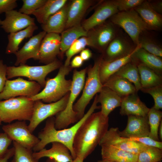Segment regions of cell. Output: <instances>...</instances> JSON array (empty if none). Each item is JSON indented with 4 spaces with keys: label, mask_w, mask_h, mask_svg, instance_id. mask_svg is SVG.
<instances>
[{
    "label": "cell",
    "mask_w": 162,
    "mask_h": 162,
    "mask_svg": "<svg viewBox=\"0 0 162 162\" xmlns=\"http://www.w3.org/2000/svg\"><path fill=\"white\" fill-rule=\"evenodd\" d=\"M109 117L100 111L92 113L82 124L75 134L73 148L76 157L84 160L94 151L108 130Z\"/></svg>",
    "instance_id": "1"
},
{
    "label": "cell",
    "mask_w": 162,
    "mask_h": 162,
    "mask_svg": "<svg viewBox=\"0 0 162 162\" xmlns=\"http://www.w3.org/2000/svg\"><path fill=\"white\" fill-rule=\"evenodd\" d=\"M98 103V95L96 94L91 106L83 117L71 127L61 130H57L55 126V117L48 118L44 128L38 134L40 141L33 148L34 152H38L44 148L48 144L53 142L61 143L69 149L74 159L76 157L73 148V143L75 134L78 129L84 121L95 110L100 108L97 106Z\"/></svg>",
    "instance_id": "2"
},
{
    "label": "cell",
    "mask_w": 162,
    "mask_h": 162,
    "mask_svg": "<svg viewBox=\"0 0 162 162\" xmlns=\"http://www.w3.org/2000/svg\"><path fill=\"white\" fill-rule=\"evenodd\" d=\"M70 66L62 65L56 76L46 80L44 89L36 95L30 98L33 101L38 100L47 103L56 102L70 92L72 80H67L65 76L71 70Z\"/></svg>",
    "instance_id": "3"
},
{
    "label": "cell",
    "mask_w": 162,
    "mask_h": 162,
    "mask_svg": "<svg viewBox=\"0 0 162 162\" xmlns=\"http://www.w3.org/2000/svg\"><path fill=\"white\" fill-rule=\"evenodd\" d=\"M87 68L73 71L72 86L66 106L64 109L56 115L55 126L57 130L66 128L78 120L77 114L73 110L74 103L85 85Z\"/></svg>",
    "instance_id": "4"
},
{
    "label": "cell",
    "mask_w": 162,
    "mask_h": 162,
    "mask_svg": "<svg viewBox=\"0 0 162 162\" xmlns=\"http://www.w3.org/2000/svg\"><path fill=\"white\" fill-rule=\"evenodd\" d=\"M34 104L30 98L23 96L0 101V119L6 123L15 120L29 121Z\"/></svg>",
    "instance_id": "5"
},
{
    "label": "cell",
    "mask_w": 162,
    "mask_h": 162,
    "mask_svg": "<svg viewBox=\"0 0 162 162\" xmlns=\"http://www.w3.org/2000/svg\"><path fill=\"white\" fill-rule=\"evenodd\" d=\"M101 56L94 62L93 66L87 69V78L81 96L74 105L78 121L84 116L85 109L94 95L100 92L103 87L99 75V68L102 59Z\"/></svg>",
    "instance_id": "6"
},
{
    "label": "cell",
    "mask_w": 162,
    "mask_h": 162,
    "mask_svg": "<svg viewBox=\"0 0 162 162\" xmlns=\"http://www.w3.org/2000/svg\"><path fill=\"white\" fill-rule=\"evenodd\" d=\"M110 18L112 23L124 31L136 46L139 44V40L140 34L150 30L134 9L119 11Z\"/></svg>",
    "instance_id": "7"
},
{
    "label": "cell",
    "mask_w": 162,
    "mask_h": 162,
    "mask_svg": "<svg viewBox=\"0 0 162 162\" xmlns=\"http://www.w3.org/2000/svg\"><path fill=\"white\" fill-rule=\"evenodd\" d=\"M62 63L56 59L46 64L41 66H29L22 64L17 66H8L7 78L8 79L17 76L28 78L29 81H35L44 88L46 76L51 72L59 68Z\"/></svg>",
    "instance_id": "8"
},
{
    "label": "cell",
    "mask_w": 162,
    "mask_h": 162,
    "mask_svg": "<svg viewBox=\"0 0 162 162\" xmlns=\"http://www.w3.org/2000/svg\"><path fill=\"white\" fill-rule=\"evenodd\" d=\"M119 27L110 21H106L88 32V46L102 54L110 42L118 34Z\"/></svg>",
    "instance_id": "9"
},
{
    "label": "cell",
    "mask_w": 162,
    "mask_h": 162,
    "mask_svg": "<svg viewBox=\"0 0 162 162\" xmlns=\"http://www.w3.org/2000/svg\"><path fill=\"white\" fill-rule=\"evenodd\" d=\"M67 93L58 101L48 104L38 100L34 101L32 115L28 127L32 133L42 122L46 118L56 115L65 108L69 96Z\"/></svg>",
    "instance_id": "10"
},
{
    "label": "cell",
    "mask_w": 162,
    "mask_h": 162,
    "mask_svg": "<svg viewBox=\"0 0 162 162\" xmlns=\"http://www.w3.org/2000/svg\"><path fill=\"white\" fill-rule=\"evenodd\" d=\"M41 88L35 81L27 80L20 77L12 80L7 79L2 91L0 92V101L18 96L30 98L38 93Z\"/></svg>",
    "instance_id": "11"
},
{
    "label": "cell",
    "mask_w": 162,
    "mask_h": 162,
    "mask_svg": "<svg viewBox=\"0 0 162 162\" xmlns=\"http://www.w3.org/2000/svg\"><path fill=\"white\" fill-rule=\"evenodd\" d=\"M2 129L13 141L28 149L32 150L40 141L29 130L26 121H18L4 125Z\"/></svg>",
    "instance_id": "12"
},
{
    "label": "cell",
    "mask_w": 162,
    "mask_h": 162,
    "mask_svg": "<svg viewBox=\"0 0 162 162\" xmlns=\"http://www.w3.org/2000/svg\"><path fill=\"white\" fill-rule=\"evenodd\" d=\"M118 128H111L108 129L99 145L111 146L134 154H138L147 146L140 142L129 140L120 136Z\"/></svg>",
    "instance_id": "13"
},
{
    "label": "cell",
    "mask_w": 162,
    "mask_h": 162,
    "mask_svg": "<svg viewBox=\"0 0 162 162\" xmlns=\"http://www.w3.org/2000/svg\"><path fill=\"white\" fill-rule=\"evenodd\" d=\"M121 32L108 45L102 56L104 61H111L132 52L137 46Z\"/></svg>",
    "instance_id": "14"
},
{
    "label": "cell",
    "mask_w": 162,
    "mask_h": 162,
    "mask_svg": "<svg viewBox=\"0 0 162 162\" xmlns=\"http://www.w3.org/2000/svg\"><path fill=\"white\" fill-rule=\"evenodd\" d=\"M118 12L114 0L101 1L93 14L85 20L81 25L86 31L88 32L103 24Z\"/></svg>",
    "instance_id": "15"
},
{
    "label": "cell",
    "mask_w": 162,
    "mask_h": 162,
    "mask_svg": "<svg viewBox=\"0 0 162 162\" xmlns=\"http://www.w3.org/2000/svg\"><path fill=\"white\" fill-rule=\"evenodd\" d=\"M35 25L34 18L14 10L6 12L4 20L0 19L1 27L8 33L16 32Z\"/></svg>",
    "instance_id": "16"
},
{
    "label": "cell",
    "mask_w": 162,
    "mask_h": 162,
    "mask_svg": "<svg viewBox=\"0 0 162 162\" xmlns=\"http://www.w3.org/2000/svg\"><path fill=\"white\" fill-rule=\"evenodd\" d=\"M60 44L59 34L46 33L40 46L39 62L46 64L56 59L57 56L60 54Z\"/></svg>",
    "instance_id": "17"
},
{
    "label": "cell",
    "mask_w": 162,
    "mask_h": 162,
    "mask_svg": "<svg viewBox=\"0 0 162 162\" xmlns=\"http://www.w3.org/2000/svg\"><path fill=\"white\" fill-rule=\"evenodd\" d=\"M46 34V32L43 31L32 36L16 52L15 54L16 57L14 64L15 66L25 64L27 60L31 58L34 60H39L40 45Z\"/></svg>",
    "instance_id": "18"
},
{
    "label": "cell",
    "mask_w": 162,
    "mask_h": 162,
    "mask_svg": "<svg viewBox=\"0 0 162 162\" xmlns=\"http://www.w3.org/2000/svg\"><path fill=\"white\" fill-rule=\"evenodd\" d=\"M127 124L122 131H118L122 136L127 138H140L148 136L150 132L148 116H128Z\"/></svg>",
    "instance_id": "19"
},
{
    "label": "cell",
    "mask_w": 162,
    "mask_h": 162,
    "mask_svg": "<svg viewBox=\"0 0 162 162\" xmlns=\"http://www.w3.org/2000/svg\"><path fill=\"white\" fill-rule=\"evenodd\" d=\"M90 0H73L69 4L65 30L81 25V22L87 10L94 3Z\"/></svg>",
    "instance_id": "20"
},
{
    "label": "cell",
    "mask_w": 162,
    "mask_h": 162,
    "mask_svg": "<svg viewBox=\"0 0 162 162\" xmlns=\"http://www.w3.org/2000/svg\"><path fill=\"white\" fill-rule=\"evenodd\" d=\"M51 147L47 149L45 148L37 152L33 153V157L39 160L47 157L54 160L57 162H72L74 160L68 148L63 144L58 142H53Z\"/></svg>",
    "instance_id": "21"
},
{
    "label": "cell",
    "mask_w": 162,
    "mask_h": 162,
    "mask_svg": "<svg viewBox=\"0 0 162 162\" xmlns=\"http://www.w3.org/2000/svg\"><path fill=\"white\" fill-rule=\"evenodd\" d=\"M120 110L122 116H146L150 108L140 99L137 93L124 97Z\"/></svg>",
    "instance_id": "22"
},
{
    "label": "cell",
    "mask_w": 162,
    "mask_h": 162,
    "mask_svg": "<svg viewBox=\"0 0 162 162\" xmlns=\"http://www.w3.org/2000/svg\"><path fill=\"white\" fill-rule=\"evenodd\" d=\"M98 95V102L101 104L100 111L106 117L117 107L120 106L123 98L110 88L103 86Z\"/></svg>",
    "instance_id": "23"
},
{
    "label": "cell",
    "mask_w": 162,
    "mask_h": 162,
    "mask_svg": "<svg viewBox=\"0 0 162 162\" xmlns=\"http://www.w3.org/2000/svg\"><path fill=\"white\" fill-rule=\"evenodd\" d=\"M131 61L137 65H144L162 76V60L141 48V45L133 53Z\"/></svg>",
    "instance_id": "24"
},
{
    "label": "cell",
    "mask_w": 162,
    "mask_h": 162,
    "mask_svg": "<svg viewBox=\"0 0 162 162\" xmlns=\"http://www.w3.org/2000/svg\"><path fill=\"white\" fill-rule=\"evenodd\" d=\"M68 6L69 4L66 3L57 12L50 16L44 23L41 24L43 31L46 33L61 34L65 29Z\"/></svg>",
    "instance_id": "25"
},
{
    "label": "cell",
    "mask_w": 162,
    "mask_h": 162,
    "mask_svg": "<svg viewBox=\"0 0 162 162\" xmlns=\"http://www.w3.org/2000/svg\"><path fill=\"white\" fill-rule=\"evenodd\" d=\"M150 30H159L162 26V16L155 11L147 0L134 9Z\"/></svg>",
    "instance_id": "26"
},
{
    "label": "cell",
    "mask_w": 162,
    "mask_h": 162,
    "mask_svg": "<svg viewBox=\"0 0 162 162\" xmlns=\"http://www.w3.org/2000/svg\"><path fill=\"white\" fill-rule=\"evenodd\" d=\"M140 46L139 44L131 53L124 57L111 61L106 62L102 59L99 68L100 81L103 84L112 75L118 71L122 67L131 60V57L135 51Z\"/></svg>",
    "instance_id": "27"
},
{
    "label": "cell",
    "mask_w": 162,
    "mask_h": 162,
    "mask_svg": "<svg viewBox=\"0 0 162 162\" xmlns=\"http://www.w3.org/2000/svg\"><path fill=\"white\" fill-rule=\"evenodd\" d=\"M103 160L116 162H137L138 154L109 145L100 146Z\"/></svg>",
    "instance_id": "28"
},
{
    "label": "cell",
    "mask_w": 162,
    "mask_h": 162,
    "mask_svg": "<svg viewBox=\"0 0 162 162\" xmlns=\"http://www.w3.org/2000/svg\"><path fill=\"white\" fill-rule=\"evenodd\" d=\"M103 86L110 88L122 98L137 93L133 84L125 79L114 75L109 78Z\"/></svg>",
    "instance_id": "29"
},
{
    "label": "cell",
    "mask_w": 162,
    "mask_h": 162,
    "mask_svg": "<svg viewBox=\"0 0 162 162\" xmlns=\"http://www.w3.org/2000/svg\"><path fill=\"white\" fill-rule=\"evenodd\" d=\"M87 34L88 32L81 25L64 30L60 35V52L59 56L62 58L64 53L74 41L82 37L87 36Z\"/></svg>",
    "instance_id": "30"
},
{
    "label": "cell",
    "mask_w": 162,
    "mask_h": 162,
    "mask_svg": "<svg viewBox=\"0 0 162 162\" xmlns=\"http://www.w3.org/2000/svg\"><path fill=\"white\" fill-rule=\"evenodd\" d=\"M38 28L36 25L30 26L21 31L9 33L8 35V43L5 53L15 54L19 50V45L25 39L31 38L34 32Z\"/></svg>",
    "instance_id": "31"
},
{
    "label": "cell",
    "mask_w": 162,
    "mask_h": 162,
    "mask_svg": "<svg viewBox=\"0 0 162 162\" xmlns=\"http://www.w3.org/2000/svg\"><path fill=\"white\" fill-rule=\"evenodd\" d=\"M67 2L66 0H47L44 5L32 14L34 16L39 23L42 24L62 8Z\"/></svg>",
    "instance_id": "32"
},
{
    "label": "cell",
    "mask_w": 162,
    "mask_h": 162,
    "mask_svg": "<svg viewBox=\"0 0 162 162\" xmlns=\"http://www.w3.org/2000/svg\"><path fill=\"white\" fill-rule=\"evenodd\" d=\"M140 77L141 88H147L162 85V76L142 64L137 65Z\"/></svg>",
    "instance_id": "33"
},
{
    "label": "cell",
    "mask_w": 162,
    "mask_h": 162,
    "mask_svg": "<svg viewBox=\"0 0 162 162\" xmlns=\"http://www.w3.org/2000/svg\"><path fill=\"white\" fill-rule=\"evenodd\" d=\"M113 75L125 79L133 83L137 92L142 88L137 65L131 61L122 67Z\"/></svg>",
    "instance_id": "34"
},
{
    "label": "cell",
    "mask_w": 162,
    "mask_h": 162,
    "mask_svg": "<svg viewBox=\"0 0 162 162\" xmlns=\"http://www.w3.org/2000/svg\"><path fill=\"white\" fill-rule=\"evenodd\" d=\"M147 116L150 128L148 136L154 140L160 141L158 130L162 120V112L160 110H156L152 107L150 108Z\"/></svg>",
    "instance_id": "35"
},
{
    "label": "cell",
    "mask_w": 162,
    "mask_h": 162,
    "mask_svg": "<svg viewBox=\"0 0 162 162\" xmlns=\"http://www.w3.org/2000/svg\"><path fill=\"white\" fill-rule=\"evenodd\" d=\"M139 40L141 48L153 55L162 57L161 46L151 37L144 35L142 32L140 35Z\"/></svg>",
    "instance_id": "36"
},
{
    "label": "cell",
    "mask_w": 162,
    "mask_h": 162,
    "mask_svg": "<svg viewBox=\"0 0 162 162\" xmlns=\"http://www.w3.org/2000/svg\"><path fill=\"white\" fill-rule=\"evenodd\" d=\"M14 151L10 162H39L33 157L32 150L25 148L13 141Z\"/></svg>",
    "instance_id": "37"
},
{
    "label": "cell",
    "mask_w": 162,
    "mask_h": 162,
    "mask_svg": "<svg viewBox=\"0 0 162 162\" xmlns=\"http://www.w3.org/2000/svg\"><path fill=\"white\" fill-rule=\"evenodd\" d=\"M162 159V149L147 146L138 154L137 162H158Z\"/></svg>",
    "instance_id": "38"
},
{
    "label": "cell",
    "mask_w": 162,
    "mask_h": 162,
    "mask_svg": "<svg viewBox=\"0 0 162 162\" xmlns=\"http://www.w3.org/2000/svg\"><path fill=\"white\" fill-rule=\"evenodd\" d=\"M88 45L86 36L82 37L74 41L65 52L66 58L64 65L69 66L71 58L75 55L81 52Z\"/></svg>",
    "instance_id": "39"
},
{
    "label": "cell",
    "mask_w": 162,
    "mask_h": 162,
    "mask_svg": "<svg viewBox=\"0 0 162 162\" xmlns=\"http://www.w3.org/2000/svg\"><path fill=\"white\" fill-rule=\"evenodd\" d=\"M47 0H22V5L18 11L29 15L39 9L46 2Z\"/></svg>",
    "instance_id": "40"
},
{
    "label": "cell",
    "mask_w": 162,
    "mask_h": 162,
    "mask_svg": "<svg viewBox=\"0 0 162 162\" xmlns=\"http://www.w3.org/2000/svg\"><path fill=\"white\" fill-rule=\"evenodd\" d=\"M142 92L151 95L153 97L154 105L153 107L157 110L162 108V85L147 88H141Z\"/></svg>",
    "instance_id": "41"
},
{
    "label": "cell",
    "mask_w": 162,
    "mask_h": 162,
    "mask_svg": "<svg viewBox=\"0 0 162 162\" xmlns=\"http://www.w3.org/2000/svg\"><path fill=\"white\" fill-rule=\"evenodd\" d=\"M144 0H114L119 11H126L134 9Z\"/></svg>",
    "instance_id": "42"
},
{
    "label": "cell",
    "mask_w": 162,
    "mask_h": 162,
    "mask_svg": "<svg viewBox=\"0 0 162 162\" xmlns=\"http://www.w3.org/2000/svg\"><path fill=\"white\" fill-rule=\"evenodd\" d=\"M130 140L140 142L147 146L157 147L162 149V142L154 140L148 136L140 138H128Z\"/></svg>",
    "instance_id": "43"
},
{
    "label": "cell",
    "mask_w": 162,
    "mask_h": 162,
    "mask_svg": "<svg viewBox=\"0 0 162 162\" xmlns=\"http://www.w3.org/2000/svg\"><path fill=\"white\" fill-rule=\"evenodd\" d=\"M12 140L5 133H0V159L5 154Z\"/></svg>",
    "instance_id": "44"
},
{
    "label": "cell",
    "mask_w": 162,
    "mask_h": 162,
    "mask_svg": "<svg viewBox=\"0 0 162 162\" xmlns=\"http://www.w3.org/2000/svg\"><path fill=\"white\" fill-rule=\"evenodd\" d=\"M16 0H0V14L14 10L17 6Z\"/></svg>",
    "instance_id": "45"
},
{
    "label": "cell",
    "mask_w": 162,
    "mask_h": 162,
    "mask_svg": "<svg viewBox=\"0 0 162 162\" xmlns=\"http://www.w3.org/2000/svg\"><path fill=\"white\" fill-rule=\"evenodd\" d=\"M7 67L6 64H4L3 61L0 59V92L2 91L8 79L7 78Z\"/></svg>",
    "instance_id": "46"
},
{
    "label": "cell",
    "mask_w": 162,
    "mask_h": 162,
    "mask_svg": "<svg viewBox=\"0 0 162 162\" xmlns=\"http://www.w3.org/2000/svg\"><path fill=\"white\" fill-rule=\"evenodd\" d=\"M152 8L157 13L162 15V0H148Z\"/></svg>",
    "instance_id": "47"
},
{
    "label": "cell",
    "mask_w": 162,
    "mask_h": 162,
    "mask_svg": "<svg viewBox=\"0 0 162 162\" xmlns=\"http://www.w3.org/2000/svg\"><path fill=\"white\" fill-rule=\"evenodd\" d=\"M83 61L80 56H76L72 60L70 66L72 68L79 67L82 65Z\"/></svg>",
    "instance_id": "48"
},
{
    "label": "cell",
    "mask_w": 162,
    "mask_h": 162,
    "mask_svg": "<svg viewBox=\"0 0 162 162\" xmlns=\"http://www.w3.org/2000/svg\"><path fill=\"white\" fill-rule=\"evenodd\" d=\"M14 151V149L13 147L9 149L5 155L0 159V162H8V160L13 157Z\"/></svg>",
    "instance_id": "49"
},
{
    "label": "cell",
    "mask_w": 162,
    "mask_h": 162,
    "mask_svg": "<svg viewBox=\"0 0 162 162\" xmlns=\"http://www.w3.org/2000/svg\"><path fill=\"white\" fill-rule=\"evenodd\" d=\"M91 51L88 49H85L80 52V56L83 61L89 59L92 56Z\"/></svg>",
    "instance_id": "50"
},
{
    "label": "cell",
    "mask_w": 162,
    "mask_h": 162,
    "mask_svg": "<svg viewBox=\"0 0 162 162\" xmlns=\"http://www.w3.org/2000/svg\"><path fill=\"white\" fill-rule=\"evenodd\" d=\"M158 135L160 139L162 140V121H161L158 130Z\"/></svg>",
    "instance_id": "51"
},
{
    "label": "cell",
    "mask_w": 162,
    "mask_h": 162,
    "mask_svg": "<svg viewBox=\"0 0 162 162\" xmlns=\"http://www.w3.org/2000/svg\"><path fill=\"white\" fill-rule=\"evenodd\" d=\"M84 160L79 157H77L74 159L72 162H83Z\"/></svg>",
    "instance_id": "52"
},
{
    "label": "cell",
    "mask_w": 162,
    "mask_h": 162,
    "mask_svg": "<svg viewBox=\"0 0 162 162\" xmlns=\"http://www.w3.org/2000/svg\"><path fill=\"white\" fill-rule=\"evenodd\" d=\"M46 162H55V161L51 158H48Z\"/></svg>",
    "instance_id": "53"
},
{
    "label": "cell",
    "mask_w": 162,
    "mask_h": 162,
    "mask_svg": "<svg viewBox=\"0 0 162 162\" xmlns=\"http://www.w3.org/2000/svg\"><path fill=\"white\" fill-rule=\"evenodd\" d=\"M97 162H116L108 161H106V160H98Z\"/></svg>",
    "instance_id": "54"
},
{
    "label": "cell",
    "mask_w": 162,
    "mask_h": 162,
    "mask_svg": "<svg viewBox=\"0 0 162 162\" xmlns=\"http://www.w3.org/2000/svg\"><path fill=\"white\" fill-rule=\"evenodd\" d=\"M2 122L0 119V125L2 124Z\"/></svg>",
    "instance_id": "55"
},
{
    "label": "cell",
    "mask_w": 162,
    "mask_h": 162,
    "mask_svg": "<svg viewBox=\"0 0 162 162\" xmlns=\"http://www.w3.org/2000/svg\"><path fill=\"white\" fill-rule=\"evenodd\" d=\"M162 162L161 161H159V162Z\"/></svg>",
    "instance_id": "56"
},
{
    "label": "cell",
    "mask_w": 162,
    "mask_h": 162,
    "mask_svg": "<svg viewBox=\"0 0 162 162\" xmlns=\"http://www.w3.org/2000/svg\"><path fill=\"white\" fill-rule=\"evenodd\" d=\"M55 161V162H56V161Z\"/></svg>",
    "instance_id": "57"
}]
</instances>
